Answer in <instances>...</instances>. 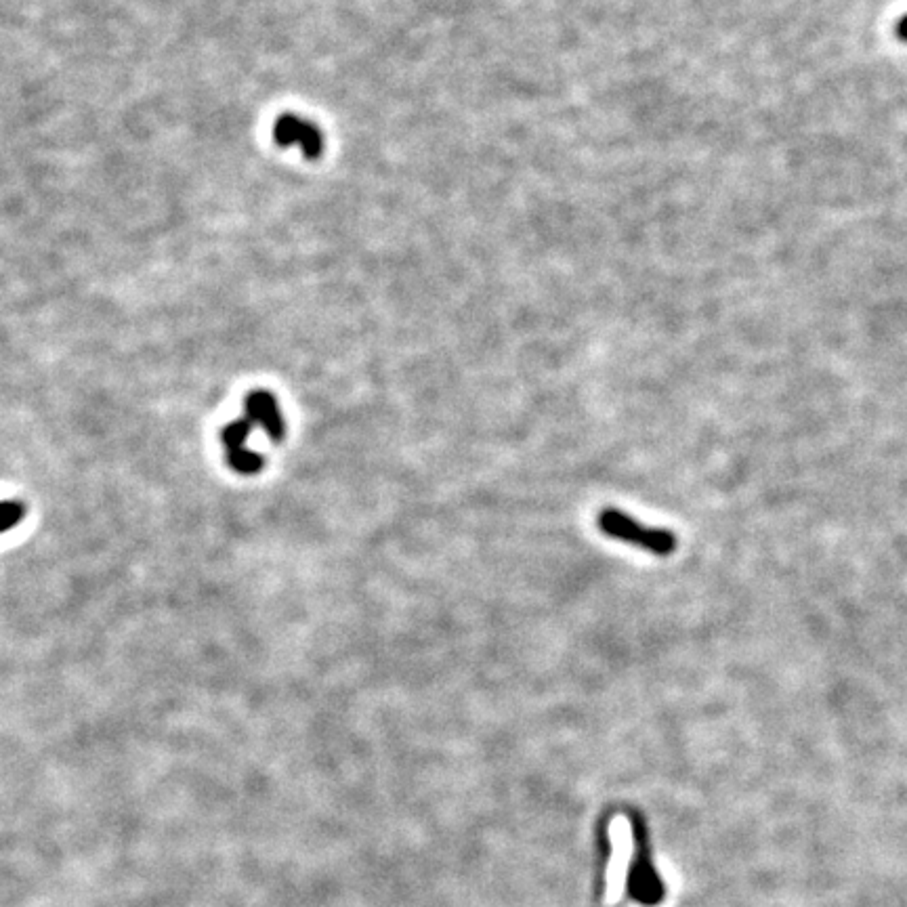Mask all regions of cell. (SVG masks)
Listing matches in <instances>:
<instances>
[{"label": "cell", "instance_id": "277c9868", "mask_svg": "<svg viewBox=\"0 0 907 907\" xmlns=\"http://www.w3.org/2000/svg\"><path fill=\"white\" fill-rule=\"evenodd\" d=\"M246 418L255 427H263L271 437H280L284 431L276 399L265 391H257L248 397Z\"/></svg>", "mask_w": 907, "mask_h": 907}, {"label": "cell", "instance_id": "5b68a950", "mask_svg": "<svg viewBox=\"0 0 907 907\" xmlns=\"http://www.w3.org/2000/svg\"><path fill=\"white\" fill-rule=\"evenodd\" d=\"M229 458H231V462H234V467L240 473H257L259 467H261V456L257 452L248 450V448L229 452Z\"/></svg>", "mask_w": 907, "mask_h": 907}, {"label": "cell", "instance_id": "7a4b0ae2", "mask_svg": "<svg viewBox=\"0 0 907 907\" xmlns=\"http://www.w3.org/2000/svg\"><path fill=\"white\" fill-rule=\"evenodd\" d=\"M599 532L611 540L637 546L656 557H668L679 546V538L664 527H649L620 509H603L597 515Z\"/></svg>", "mask_w": 907, "mask_h": 907}, {"label": "cell", "instance_id": "6da1fadb", "mask_svg": "<svg viewBox=\"0 0 907 907\" xmlns=\"http://www.w3.org/2000/svg\"><path fill=\"white\" fill-rule=\"evenodd\" d=\"M628 815L632 824V838H635V855H632V863L628 868L626 893L632 901L645 907L660 905L666 897V887L656 866H653L645 817L637 811H630Z\"/></svg>", "mask_w": 907, "mask_h": 907}, {"label": "cell", "instance_id": "8992f818", "mask_svg": "<svg viewBox=\"0 0 907 907\" xmlns=\"http://www.w3.org/2000/svg\"><path fill=\"white\" fill-rule=\"evenodd\" d=\"M897 36H899L903 42H907V15H903L901 21L897 24Z\"/></svg>", "mask_w": 907, "mask_h": 907}, {"label": "cell", "instance_id": "3957f363", "mask_svg": "<svg viewBox=\"0 0 907 907\" xmlns=\"http://www.w3.org/2000/svg\"><path fill=\"white\" fill-rule=\"evenodd\" d=\"M273 137L282 147H299L301 154L309 160H318L324 154V135L313 122L297 116L284 114L273 126Z\"/></svg>", "mask_w": 907, "mask_h": 907}]
</instances>
